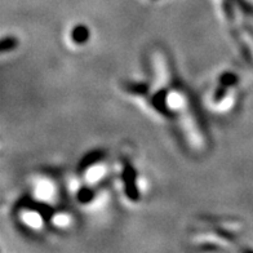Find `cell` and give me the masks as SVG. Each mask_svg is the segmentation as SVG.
I'll return each mask as SVG.
<instances>
[{
    "label": "cell",
    "mask_w": 253,
    "mask_h": 253,
    "mask_svg": "<svg viewBox=\"0 0 253 253\" xmlns=\"http://www.w3.org/2000/svg\"><path fill=\"white\" fill-rule=\"evenodd\" d=\"M53 185L49 182V181H40L39 183H38L37 186V190H35V193H37L38 198L42 200H49L50 198L53 197Z\"/></svg>",
    "instance_id": "6da1fadb"
},
{
    "label": "cell",
    "mask_w": 253,
    "mask_h": 253,
    "mask_svg": "<svg viewBox=\"0 0 253 253\" xmlns=\"http://www.w3.org/2000/svg\"><path fill=\"white\" fill-rule=\"evenodd\" d=\"M183 102H185L183 96L178 92H169L166 97V106L170 110H177V109L182 107Z\"/></svg>",
    "instance_id": "7a4b0ae2"
},
{
    "label": "cell",
    "mask_w": 253,
    "mask_h": 253,
    "mask_svg": "<svg viewBox=\"0 0 253 253\" xmlns=\"http://www.w3.org/2000/svg\"><path fill=\"white\" fill-rule=\"evenodd\" d=\"M24 221L27 223V225H30L31 227H40L42 226V223H43V218L40 217L39 213L37 212H26L24 214Z\"/></svg>",
    "instance_id": "3957f363"
},
{
    "label": "cell",
    "mask_w": 253,
    "mask_h": 253,
    "mask_svg": "<svg viewBox=\"0 0 253 253\" xmlns=\"http://www.w3.org/2000/svg\"><path fill=\"white\" fill-rule=\"evenodd\" d=\"M103 174H105V168H102L100 166H96L93 168H90V170L87 172V180L89 182H97Z\"/></svg>",
    "instance_id": "277c9868"
},
{
    "label": "cell",
    "mask_w": 253,
    "mask_h": 253,
    "mask_svg": "<svg viewBox=\"0 0 253 253\" xmlns=\"http://www.w3.org/2000/svg\"><path fill=\"white\" fill-rule=\"evenodd\" d=\"M73 39L75 43H84L88 39V30L84 26H78L73 31Z\"/></svg>",
    "instance_id": "5b68a950"
},
{
    "label": "cell",
    "mask_w": 253,
    "mask_h": 253,
    "mask_svg": "<svg viewBox=\"0 0 253 253\" xmlns=\"http://www.w3.org/2000/svg\"><path fill=\"white\" fill-rule=\"evenodd\" d=\"M53 222L54 225H57V226L65 227L70 223V217L65 213H58L53 217Z\"/></svg>",
    "instance_id": "8992f818"
},
{
    "label": "cell",
    "mask_w": 253,
    "mask_h": 253,
    "mask_svg": "<svg viewBox=\"0 0 253 253\" xmlns=\"http://www.w3.org/2000/svg\"><path fill=\"white\" fill-rule=\"evenodd\" d=\"M234 1H237L238 5H240V7L243 8L244 10H252V7H251V4L250 3H247L246 0H234Z\"/></svg>",
    "instance_id": "52a82bcc"
}]
</instances>
